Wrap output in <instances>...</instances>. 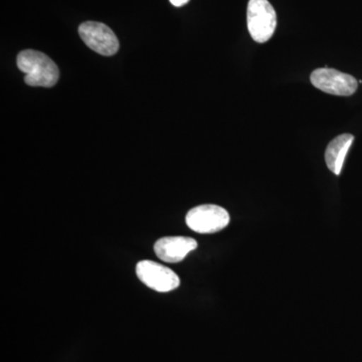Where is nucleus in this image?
I'll use <instances>...</instances> for the list:
<instances>
[{
    "label": "nucleus",
    "instance_id": "f257e3e1",
    "mask_svg": "<svg viewBox=\"0 0 362 362\" xmlns=\"http://www.w3.org/2000/svg\"><path fill=\"white\" fill-rule=\"evenodd\" d=\"M18 66L25 74V82L32 87L51 88L59 77L58 66L47 54L25 49L18 56Z\"/></svg>",
    "mask_w": 362,
    "mask_h": 362
},
{
    "label": "nucleus",
    "instance_id": "f03ea898",
    "mask_svg": "<svg viewBox=\"0 0 362 362\" xmlns=\"http://www.w3.org/2000/svg\"><path fill=\"white\" fill-rule=\"evenodd\" d=\"M247 21L252 39L263 44L268 42L275 33L277 14L268 0H250Z\"/></svg>",
    "mask_w": 362,
    "mask_h": 362
},
{
    "label": "nucleus",
    "instance_id": "7ed1b4c3",
    "mask_svg": "<svg viewBox=\"0 0 362 362\" xmlns=\"http://www.w3.org/2000/svg\"><path fill=\"white\" fill-rule=\"evenodd\" d=\"M230 216L223 207L216 204H202L188 211L185 223L190 230L199 233H214L226 228Z\"/></svg>",
    "mask_w": 362,
    "mask_h": 362
},
{
    "label": "nucleus",
    "instance_id": "20e7f679",
    "mask_svg": "<svg viewBox=\"0 0 362 362\" xmlns=\"http://www.w3.org/2000/svg\"><path fill=\"white\" fill-rule=\"evenodd\" d=\"M136 275L143 284L157 292L173 291L180 285V279L175 272L149 259H144L136 265Z\"/></svg>",
    "mask_w": 362,
    "mask_h": 362
},
{
    "label": "nucleus",
    "instance_id": "39448f33",
    "mask_svg": "<svg viewBox=\"0 0 362 362\" xmlns=\"http://www.w3.org/2000/svg\"><path fill=\"white\" fill-rule=\"evenodd\" d=\"M310 80L317 89L334 96H351L358 87L356 78L335 69H317L311 74Z\"/></svg>",
    "mask_w": 362,
    "mask_h": 362
},
{
    "label": "nucleus",
    "instance_id": "423d86ee",
    "mask_svg": "<svg viewBox=\"0 0 362 362\" xmlns=\"http://www.w3.org/2000/svg\"><path fill=\"white\" fill-rule=\"evenodd\" d=\"M81 39L93 51L110 57L119 51V40L109 26L96 21H87L78 26Z\"/></svg>",
    "mask_w": 362,
    "mask_h": 362
},
{
    "label": "nucleus",
    "instance_id": "0eeeda50",
    "mask_svg": "<svg viewBox=\"0 0 362 362\" xmlns=\"http://www.w3.org/2000/svg\"><path fill=\"white\" fill-rule=\"evenodd\" d=\"M199 247L197 240L188 237H165L156 240L154 252L161 261L180 263L190 252Z\"/></svg>",
    "mask_w": 362,
    "mask_h": 362
},
{
    "label": "nucleus",
    "instance_id": "6e6552de",
    "mask_svg": "<svg viewBox=\"0 0 362 362\" xmlns=\"http://www.w3.org/2000/svg\"><path fill=\"white\" fill-rule=\"evenodd\" d=\"M354 141V136L351 134H341L337 136L328 145L325 151V162L331 173L335 175L341 173L345 157Z\"/></svg>",
    "mask_w": 362,
    "mask_h": 362
},
{
    "label": "nucleus",
    "instance_id": "1a4fd4ad",
    "mask_svg": "<svg viewBox=\"0 0 362 362\" xmlns=\"http://www.w3.org/2000/svg\"><path fill=\"white\" fill-rule=\"evenodd\" d=\"M169 1L171 2V4H173V6H175L176 7H180L185 6V4H187V2L189 1V0H169Z\"/></svg>",
    "mask_w": 362,
    "mask_h": 362
}]
</instances>
